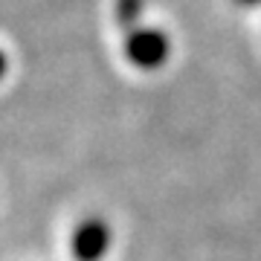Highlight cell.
Masks as SVG:
<instances>
[{
	"mask_svg": "<svg viewBox=\"0 0 261 261\" xmlns=\"http://www.w3.org/2000/svg\"><path fill=\"white\" fill-rule=\"evenodd\" d=\"M168 53V38L154 27H137L125 35V58L140 70H160L166 64Z\"/></svg>",
	"mask_w": 261,
	"mask_h": 261,
	"instance_id": "cell-1",
	"label": "cell"
},
{
	"mask_svg": "<svg viewBox=\"0 0 261 261\" xmlns=\"http://www.w3.org/2000/svg\"><path fill=\"white\" fill-rule=\"evenodd\" d=\"M111 247V226L102 218H84L73 229L70 250L75 261H102Z\"/></svg>",
	"mask_w": 261,
	"mask_h": 261,
	"instance_id": "cell-2",
	"label": "cell"
},
{
	"mask_svg": "<svg viewBox=\"0 0 261 261\" xmlns=\"http://www.w3.org/2000/svg\"><path fill=\"white\" fill-rule=\"evenodd\" d=\"M142 6H145V0H116V23L122 29H137L142 18Z\"/></svg>",
	"mask_w": 261,
	"mask_h": 261,
	"instance_id": "cell-3",
	"label": "cell"
},
{
	"mask_svg": "<svg viewBox=\"0 0 261 261\" xmlns=\"http://www.w3.org/2000/svg\"><path fill=\"white\" fill-rule=\"evenodd\" d=\"M3 73H6V56H3V49H0V79H3Z\"/></svg>",
	"mask_w": 261,
	"mask_h": 261,
	"instance_id": "cell-4",
	"label": "cell"
},
{
	"mask_svg": "<svg viewBox=\"0 0 261 261\" xmlns=\"http://www.w3.org/2000/svg\"><path fill=\"white\" fill-rule=\"evenodd\" d=\"M241 6H255V3H261V0H238Z\"/></svg>",
	"mask_w": 261,
	"mask_h": 261,
	"instance_id": "cell-5",
	"label": "cell"
}]
</instances>
